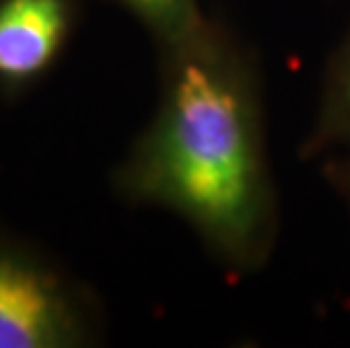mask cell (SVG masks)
<instances>
[{"mask_svg":"<svg viewBox=\"0 0 350 348\" xmlns=\"http://www.w3.org/2000/svg\"><path fill=\"white\" fill-rule=\"evenodd\" d=\"M159 55V105L116 186L178 215L226 267L260 269L278 238V199L256 64L213 21Z\"/></svg>","mask_w":350,"mask_h":348,"instance_id":"6da1fadb","label":"cell"},{"mask_svg":"<svg viewBox=\"0 0 350 348\" xmlns=\"http://www.w3.org/2000/svg\"><path fill=\"white\" fill-rule=\"evenodd\" d=\"M84 287L39 251L0 235V348H79L98 337Z\"/></svg>","mask_w":350,"mask_h":348,"instance_id":"7a4b0ae2","label":"cell"},{"mask_svg":"<svg viewBox=\"0 0 350 348\" xmlns=\"http://www.w3.org/2000/svg\"><path fill=\"white\" fill-rule=\"evenodd\" d=\"M77 14V0H0V93L18 98L55 68Z\"/></svg>","mask_w":350,"mask_h":348,"instance_id":"3957f363","label":"cell"},{"mask_svg":"<svg viewBox=\"0 0 350 348\" xmlns=\"http://www.w3.org/2000/svg\"><path fill=\"white\" fill-rule=\"evenodd\" d=\"M346 147H350V29L325 70L319 111L301 154L317 159Z\"/></svg>","mask_w":350,"mask_h":348,"instance_id":"277c9868","label":"cell"},{"mask_svg":"<svg viewBox=\"0 0 350 348\" xmlns=\"http://www.w3.org/2000/svg\"><path fill=\"white\" fill-rule=\"evenodd\" d=\"M140 21L156 41V48L165 50L190 39L208 25L197 0H113Z\"/></svg>","mask_w":350,"mask_h":348,"instance_id":"5b68a950","label":"cell"},{"mask_svg":"<svg viewBox=\"0 0 350 348\" xmlns=\"http://www.w3.org/2000/svg\"><path fill=\"white\" fill-rule=\"evenodd\" d=\"M325 176L330 179L332 186L341 192V197H344L350 206V147L334 152V157L327 159Z\"/></svg>","mask_w":350,"mask_h":348,"instance_id":"8992f818","label":"cell"}]
</instances>
